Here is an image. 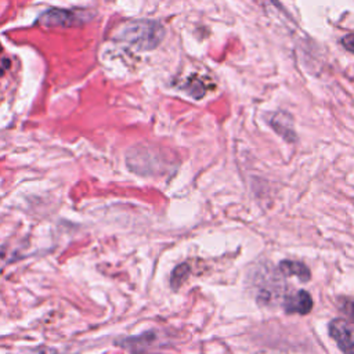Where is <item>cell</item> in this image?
<instances>
[{"mask_svg":"<svg viewBox=\"0 0 354 354\" xmlns=\"http://www.w3.org/2000/svg\"><path fill=\"white\" fill-rule=\"evenodd\" d=\"M0 51H1V44H0Z\"/></svg>","mask_w":354,"mask_h":354,"instance_id":"obj_11","label":"cell"},{"mask_svg":"<svg viewBox=\"0 0 354 354\" xmlns=\"http://www.w3.org/2000/svg\"><path fill=\"white\" fill-rule=\"evenodd\" d=\"M18 354H57V350H54L53 347L41 346V347H36V348L24 350V351H21Z\"/></svg>","mask_w":354,"mask_h":354,"instance_id":"obj_8","label":"cell"},{"mask_svg":"<svg viewBox=\"0 0 354 354\" xmlns=\"http://www.w3.org/2000/svg\"><path fill=\"white\" fill-rule=\"evenodd\" d=\"M330 337L344 354H354V326L342 318H335L328 326Z\"/></svg>","mask_w":354,"mask_h":354,"instance_id":"obj_2","label":"cell"},{"mask_svg":"<svg viewBox=\"0 0 354 354\" xmlns=\"http://www.w3.org/2000/svg\"><path fill=\"white\" fill-rule=\"evenodd\" d=\"M340 308H342V311H343L351 321H354V300L346 299V300L340 304Z\"/></svg>","mask_w":354,"mask_h":354,"instance_id":"obj_9","label":"cell"},{"mask_svg":"<svg viewBox=\"0 0 354 354\" xmlns=\"http://www.w3.org/2000/svg\"><path fill=\"white\" fill-rule=\"evenodd\" d=\"M274 130L288 141H295L296 134L290 127V118L286 113H275L270 122Z\"/></svg>","mask_w":354,"mask_h":354,"instance_id":"obj_6","label":"cell"},{"mask_svg":"<svg viewBox=\"0 0 354 354\" xmlns=\"http://www.w3.org/2000/svg\"><path fill=\"white\" fill-rule=\"evenodd\" d=\"M116 37L138 50H152L165 37V29L155 21H134L123 25Z\"/></svg>","mask_w":354,"mask_h":354,"instance_id":"obj_1","label":"cell"},{"mask_svg":"<svg viewBox=\"0 0 354 354\" xmlns=\"http://www.w3.org/2000/svg\"><path fill=\"white\" fill-rule=\"evenodd\" d=\"M278 270L285 277H296L301 282H307L311 278V272L304 263L292 261V260H282L278 266Z\"/></svg>","mask_w":354,"mask_h":354,"instance_id":"obj_5","label":"cell"},{"mask_svg":"<svg viewBox=\"0 0 354 354\" xmlns=\"http://www.w3.org/2000/svg\"><path fill=\"white\" fill-rule=\"evenodd\" d=\"M188 275H189V266L187 263H183L174 267L170 277V286L173 288V290H177L183 285V282L188 278Z\"/></svg>","mask_w":354,"mask_h":354,"instance_id":"obj_7","label":"cell"},{"mask_svg":"<svg viewBox=\"0 0 354 354\" xmlns=\"http://www.w3.org/2000/svg\"><path fill=\"white\" fill-rule=\"evenodd\" d=\"M342 44H343V47H344L346 50H348L350 53L354 54V33L344 36V37L342 39Z\"/></svg>","mask_w":354,"mask_h":354,"instance_id":"obj_10","label":"cell"},{"mask_svg":"<svg viewBox=\"0 0 354 354\" xmlns=\"http://www.w3.org/2000/svg\"><path fill=\"white\" fill-rule=\"evenodd\" d=\"M313 308V299L307 290H297L286 295L283 299V310L288 314H308Z\"/></svg>","mask_w":354,"mask_h":354,"instance_id":"obj_4","label":"cell"},{"mask_svg":"<svg viewBox=\"0 0 354 354\" xmlns=\"http://www.w3.org/2000/svg\"><path fill=\"white\" fill-rule=\"evenodd\" d=\"M80 21L79 15L71 10L64 8H53L43 12L37 22L46 26H71Z\"/></svg>","mask_w":354,"mask_h":354,"instance_id":"obj_3","label":"cell"}]
</instances>
